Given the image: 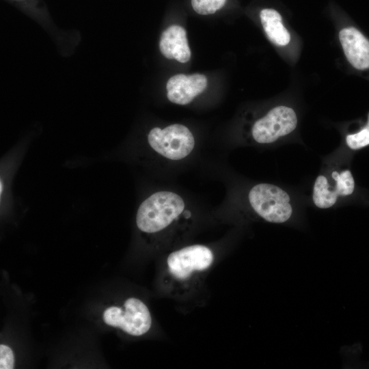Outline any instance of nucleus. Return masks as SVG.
I'll use <instances>...</instances> for the list:
<instances>
[{"label": "nucleus", "instance_id": "1", "mask_svg": "<svg viewBox=\"0 0 369 369\" xmlns=\"http://www.w3.org/2000/svg\"><path fill=\"white\" fill-rule=\"evenodd\" d=\"M182 197L171 191H159L146 199L139 206L136 223L146 233H154L165 228L184 210Z\"/></svg>", "mask_w": 369, "mask_h": 369}, {"label": "nucleus", "instance_id": "2", "mask_svg": "<svg viewBox=\"0 0 369 369\" xmlns=\"http://www.w3.org/2000/svg\"><path fill=\"white\" fill-rule=\"evenodd\" d=\"M248 197L252 208L266 221L282 223L292 216V207L289 195L276 185L256 184L251 188Z\"/></svg>", "mask_w": 369, "mask_h": 369}, {"label": "nucleus", "instance_id": "3", "mask_svg": "<svg viewBox=\"0 0 369 369\" xmlns=\"http://www.w3.org/2000/svg\"><path fill=\"white\" fill-rule=\"evenodd\" d=\"M148 141L157 153L172 160L186 157L195 145L191 132L179 124L169 125L163 129L153 128L148 135Z\"/></svg>", "mask_w": 369, "mask_h": 369}, {"label": "nucleus", "instance_id": "4", "mask_svg": "<svg viewBox=\"0 0 369 369\" xmlns=\"http://www.w3.org/2000/svg\"><path fill=\"white\" fill-rule=\"evenodd\" d=\"M124 308V310L115 306L107 308L102 316L104 322L131 336H139L147 333L152 325V318L145 303L131 297L125 301Z\"/></svg>", "mask_w": 369, "mask_h": 369}, {"label": "nucleus", "instance_id": "5", "mask_svg": "<svg viewBox=\"0 0 369 369\" xmlns=\"http://www.w3.org/2000/svg\"><path fill=\"white\" fill-rule=\"evenodd\" d=\"M297 125L295 111L286 106H277L254 123L252 136L258 143L271 144L292 133Z\"/></svg>", "mask_w": 369, "mask_h": 369}, {"label": "nucleus", "instance_id": "6", "mask_svg": "<svg viewBox=\"0 0 369 369\" xmlns=\"http://www.w3.org/2000/svg\"><path fill=\"white\" fill-rule=\"evenodd\" d=\"M214 259L212 251L201 245H193L171 253L167 259L170 273L178 279H185L195 271L207 269Z\"/></svg>", "mask_w": 369, "mask_h": 369}, {"label": "nucleus", "instance_id": "7", "mask_svg": "<svg viewBox=\"0 0 369 369\" xmlns=\"http://www.w3.org/2000/svg\"><path fill=\"white\" fill-rule=\"evenodd\" d=\"M206 86L207 79L203 74H176L167 83V98L176 104L187 105L204 92Z\"/></svg>", "mask_w": 369, "mask_h": 369}, {"label": "nucleus", "instance_id": "8", "mask_svg": "<svg viewBox=\"0 0 369 369\" xmlns=\"http://www.w3.org/2000/svg\"><path fill=\"white\" fill-rule=\"evenodd\" d=\"M339 39L348 62L356 69L369 68V40L355 27H348L339 33Z\"/></svg>", "mask_w": 369, "mask_h": 369}, {"label": "nucleus", "instance_id": "9", "mask_svg": "<svg viewBox=\"0 0 369 369\" xmlns=\"http://www.w3.org/2000/svg\"><path fill=\"white\" fill-rule=\"evenodd\" d=\"M159 48L161 53L167 59H175L180 63L190 59L191 51L186 31L179 25H172L163 32Z\"/></svg>", "mask_w": 369, "mask_h": 369}, {"label": "nucleus", "instance_id": "10", "mask_svg": "<svg viewBox=\"0 0 369 369\" xmlns=\"http://www.w3.org/2000/svg\"><path fill=\"white\" fill-rule=\"evenodd\" d=\"M260 18L268 38L276 45L286 46L290 40V35L282 24L280 14L273 9L261 10Z\"/></svg>", "mask_w": 369, "mask_h": 369}, {"label": "nucleus", "instance_id": "11", "mask_svg": "<svg viewBox=\"0 0 369 369\" xmlns=\"http://www.w3.org/2000/svg\"><path fill=\"white\" fill-rule=\"evenodd\" d=\"M336 187H330L327 178L319 175L314 182L312 200L315 206L319 208H328L333 206L339 197Z\"/></svg>", "mask_w": 369, "mask_h": 369}, {"label": "nucleus", "instance_id": "12", "mask_svg": "<svg viewBox=\"0 0 369 369\" xmlns=\"http://www.w3.org/2000/svg\"><path fill=\"white\" fill-rule=\"evenodd\" d=\"M332 177L336 181V189L340 196L351 195L355 189V181L351 172L344 170L340 173L333 172Z\"/></svg>", "mask_w": 369, "mask_h": 369}, {"label": "nucleus", "instance_id": "13", "mask_svg": "<svg viewBox=\"0 0 369 369\" xmlns=\"http://www.w3.org/2000/svg\"><path fill=\"white\" fill-rule=\"evenodd\" d=\"M226 0H191L195 12L201 15L211 14L222 8Z\"/></svg>", "mask_w": 369, "mask_h": 369}, {"label": "nucleus", "instance_id": "14", "mask_svg": "<svg viewBox=\"0 0 369 369\" xmlns=\"http://www.w3.org/2000/svg\"><path fill=\"white\" fill-rule=\"evenodd\" d=\"M346 142L352 150H358L369 145V128L366 127L358 133L348 135Z\"/></svg>", "mask_w": 369, "mask_h": 369}, {"label": "nucleus", "instance_id": "15", "mask_svg": "<svg viewBox=\"0 0 369 369\" xmlns=\"http://www.w3.org/2000/svg\"><path fill=\"white\" fill-rule=\"evenodd\" d=\"M14 367V357L12 350L5 344L0 345V368L12 369Z\"/></svg>", "mask_w": 369, "mask_h": 369}, {"label": "nucleus", "instance_id": "16", "mask_svg": "<svg viewBox=\"0 0 369 369\" xmlns=\"http://www.w3.org/2000/svg\"><path fill=\"white\" fill-rule=\"evenodd\" d=\"M0 186H1V189H0L1 191H1V193H2V182L1 181V185Z\"/></svg>", "mask_w": 369, "mask_h": 369}, {"label": "nucleus", "instance_id": "17", "mask_svg": "<svg viewBox=\"0 0 369 369\" xmlns=\"http://www.w3.org/2000/svg\"><path fill=\"white\" fill-rule=\"evenodd\" d=\"M368 127L369 128V115H368Z\"/></svg>", "mask_w": 369, "mask_h": 369}]
</instances>
